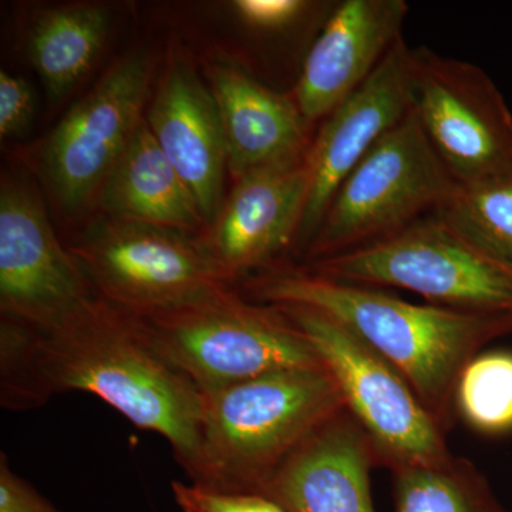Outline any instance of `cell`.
Segmentation results:
<instances>
[{"label": "cell", "instance_id": "1", "mask_svg": "<svg viewBox=\"0 0 512 512\" xmlns=\"http://www.w3.org/2000/svg\"><path fill=\"white\" fill-rule=\"evenodd\" d=\"M2 372L8 406H36L64 392L94 394L164 437L187 473L194 470L202 394L157 352L136 313L99 293L42 328L3 320Z\"/></svg>", "mask_w": 512, "mask_h": 512}, {"label": "cell", "instance_id": "2", "mask_svg": "<svg viewBox=\"0 0 512 512\" xmlns=\"http://www.w3.org/2000/svg\"><path fill=\"white\" fill-rule=\"evenodd\" d=\"M248 289L259 301L313 309L355 333L404 377L446 433L464 367L488 343L512 333V313L413 305L306 269L266 272Z\"/></svg>", "mask_w": 512, "mask_h": 512}, {"label": "cell", "instance_id": "3", "mask_svg": "<svg viewBox=\"0 0 512 512\" xmlns=\"http://www.w3.org/2000/svg\"><path fill=\"white\" fill-rule=\"evenodd\" d=\"M346 409L328 367L289 369L202 394L192 484L262 494L303 441Z\"/></svg>", "mask_w": 512, "mask_h": 512}, {"label": "cell", "instance_id": "4", "mask_svg": "<svg viewBox=\"0 0 512 512\" xmlns=\"http://www.w3.org/2000/svg\"><path fill=\"white\" fill-rule=\"evenodd\" d=\"M136 315L157 352L201 394L281 370L325 366L278 306L255 305L229 289Z\"/></svg>", "mask_w": 512, "mask_h": 512}, {"label": "cell", "instance_id": "5", "mask_svg": "<svg viewBox=\"0 0 512 512\" xmlns=\"http://www.w3.org/2000/svg\"><path fill=\"white\" fill-rule=\"evenodd\" d=\"M460 187L413 110L353 168L309 244L311 262L367 247L436 215Z\"/></svg>", "mask_w": 512, "mask_h": 512}, {"label": "cell", "instance_id": "6", "mask_svg": "<svg viewBox=\"0 0 512 512\" xmlns=\"http://www.w3.org/2000/svg\"><path fill=\"white\" fill-rule=\"evenodd\" d=\"M305 333L345 397L346 407L390 470L434 467L453 458L446 431L410 384L355 333L323 313L278 306Z\"/></svg>", "mask_w": 512, "mask_h": 512}, {"label": "cell", "instance_id": "7", "mask_svg": "<svg viewBox=\"0 0 512 512\" xmlns=\"http://www.w3.org/2000/svg\"><path fill=\"white\" fill-rule=\"evenodd\" d=\"M312 274L360 286L419 293L441 308L512 313V274L436 215L393 237L311 262Z\"/></svg>", "mask_w": 512, "mask_h": 512}, {"label": "cell", "instance_id": "8", "mask_svg": "<svg viewBox=\"0 0 512 512\" xmlns=\"http://www.w3.org/2000/svg\"><path fill=\"white\" fill-rule=\"evenodd\" d=\"M413 113L460 187L512 180V113L476 64L412 49Z\"/></svg>", "mask_w": 512, "mask_h": 512}, {"label": "cell", "instance_id": "9", "mask_svg": "<svg viewBox=\"0 0 512 512\" xmlns=\"http://www.w3.org/2000/svg\"><path fill=\"white\" fill-rule=\"evenodd\" d=\"M67 249L101 298L134 313L178 308L228 289L201 242L180 229L109 218Z\"/></svg>", "mask_w": 512, "mask_h": 512}, {"label": "cell", "instance_id": "10", "mask_svg": "<svg viewBox=\"0 0 512 512\" xmlns=\"http://www.w3.org/2000/svg\"><path fill=\"white\" fill-rule=\"evenodd\" d=\"M150 79L146 53H130L50 131L40 151V167L63 207H80L100 191L144 120Z\"/></svg>", "mask_w": 512, "mask_h": 512}, {"label": "cell", "instance_id": "11", "mask_svg": "<svg viewBox=\"0 0 512 512\" xmlns=\"http://www.w3.org/2000/svg\"><path fill=\"white\" fill-rule=\"evenodd\" d=\"M82 266L57 239L43 202L22 178L0 188V308L13 322L42 328L96 296Z\"/></svg>", "mask_w": 512, "mask_h": 512}, {"label": "cell", "instance_id": "12", "mask_svg": "<svg viewBox=\"0 0 512 512\" xmlns=\"http://www.w3.org/2000/svg\"><path fill=\"white\" fill-rule=\"evenodd\" d=\"M412 109V49L402 37L366 82L326 117L313 140L306 154L311 188L298 245L309 244L346 177Z\"/></svg>", "mask_w": 512, "mask_h": 512}, {"label": "cell", "instance_id": "13", "mask_svg": "<svg viewBox=\"0 0 512 512\" xmlns=\"http://www.w3.org/2000/svg\"><path fill=\"white\" fill-rule=\"evenodd\" d=\"M309 188L306 158L235 180L210 234L200 241L228 284L268 264L298 239Z\"/></svg>", "mask_w": 512, "mask_h": 512}, {"label": "cell", "instance_id": "14", "mask_svg": "<svg viewBox=\"0 0 512 512\" xmlns=\"http://www.w3.org/2000/svg\"><path fill=\"white\" fill-rule=\"evenodd\" d=\"M407 13L404 0H345L333 8L295 87L308 123L326 119L366 82L402 39Z\"/></svg>", "mask_w": 512, "mask_h": 512}, {"label": "cell", "instance_id": "15", "mask_svg": "<svg viewBox=\"0 0 512 512\" xmlns=\"http://www.w3.org/2000/svg\"><path fill=\"white\" fill-rule=\"evenodd\" d=\"M376 464L372 441L346 407L293 451L261 495L286 512H375Z\"/></svg>", "mask_w": 512, "mask_h": 512}, {"label": "cell", "instance_id": "16", "mask_svg": "<svg viewBox=\"0 0 512 512\" xmlns=\"http://www.w3.org/2000/svg\"><path fill=\"white\" fill-rule=\"evenodd\" d=\"M147 123L165 157L190 188L205 222L222 208L227 141L217 100L190 64H173L161 80Z\"/></svg>", "mask_w": 512, "mask_h": 512}, {"label": "cell", "instance_id": "17", "mask_svg": "<svg viewBox=\"0 0 512 512\" xmlns=\"http://www.w3.org/2000/svg\"><path fill=\"white\" fill-rule=\"evenodd\" d=\"M212 93L224 127L234 180L299 163L309 148L308 120L295 100L268 89L234 66L214 67Z\"/></svg>", "mask_w": 512, "mask_h": 512}, {"label": "cell", "instance_id": "18", "mask_svg": "<svg viewBox=\"0 0 512 512\" xmlns=\"http://www.w3.org/2000/svg\"><path fill=\"white\" fill-rule=\"evenodd\" d=\"M101 208L114 220L192 231L204 224L188 185L141 121L99 191Z\"/></svg>", "mask_w": 512, "mask_h": 512}, {"label": "cell", "instance_id": "19", "mask_svg": "<svg viewBox=\"0 0 512 512\" xmlns=\"http://www.w3.org/2000/svg\"><path fill=\"white\" fill-rule=\"evenodd\" d=\"M109 28V12L97 5L53 9L36 20L28 40L29 56L52 99L72 92L90 72Z\"/></svg>", "mask_w": 512, "mask_h": 512}, {"label": "cell", "instance_id": "20", "mask_svg": "<svg viewBox=\"0 0 512 512\" xmlns=\"http://www.w3.org/2000/svg\"><path fill=\"white\" fill-rule=\"evenodd\" d=\"M394 512H508L474 464L453 457L434 467L394 470Z\"/></svg>", "mask_w": 512, "mask_h": 512}, {"label": "cell", "instance_id": "21", "mask_svg": "<svg viewBox=\"0 0 512 512\" xmlns=\"http://www.w3.org/2000/svg\"><path fill=\"white\" fill-rule=\"evenodd\" d=\"M436 217L512 274V180L458 187Z\"/></svg>", "mask_w": 512, "mask_h": 512}, {"label": "cell", "instance_id": "22", "mask_svg": "<svg viewBox=\"0 0 512 512\" xmlns=\"http://www.w3.org/2000/svg\"><path fill=\"white\" fill-rule=\"evenodd\" d=\"M454 409L468 427L485 436L512 431V352L474 357L458 377Z\"/></svg>", "mask_w": 512, "mask_h": 512}, {"label": "cell", "instance_id": "23", "mask_svg": "<svg viewBox=\"0 0 512 512\" xmlns=\"http://www.w3.org/2000/svg\"><path fill=\"white\" fill-rule=\"evenodd\" d=\"M171 488L181 512H286L261 494L224 493L181 481H174Z\"/></svg>", "mask_w": 512, "mask_h": 512}, {"label": "cell", "instance_id": "24", "mask_svg": "<svg viewBox=\"0 0 512 512\" xmlns=\"http://www.w3.org/2000/svg\"><path fill=\"white\" fill-rule=\"evenodd\" d=\"M35 111L32 89L25 79L0 72V137L18 136L26 127Z\"/></svg>", "mask_w": 512, "mask_h": 512}, {"label": "cell", "instance_id": "25", "mask_svg": "<svg viewBox=\"0 0 512 512\" xmlns=\"http://www.w3.org/2000/svg\"><path fill=\"white\" fill-rule=\"evenodd\" d=\"M234 6L239 18L251 28L279 32L298 22L311 3L303 0H238Z\"/></svg>", "mask_w": 512, "mask_h": 512}, {"label": "cell", "instance_id": "26", "mask_svg": "<svg viewBox=\"0 0 512 512\" xmlns=\"http://www.w3.org/2000/svg\"><path fill=\"white\" fill-rule=\"evenodd\" d=\"M0 512H63L37 493L35 487L19 477L9 466L8 457H0Z\"/></svg>", "mask_w": 512, "mask_h": 512}]
</instances>
